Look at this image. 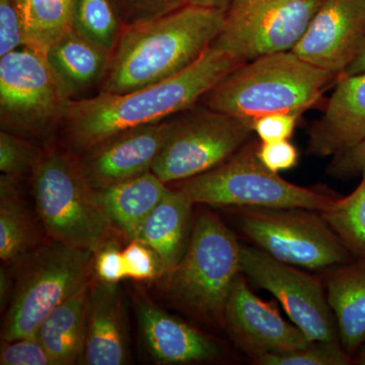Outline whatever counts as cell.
Here are the masks:
<instances>
[{
    "label": "cell",
    "mask_w": 365,
    "mask_h": 365,
    "mask_svg": "<svg viewBox=\"0 0 365 365\" xmlns=\"http://www.w3.org/2000/svg\"><path fill=\"white\" fill-rule=\"evenodd\" d=\"M193 206L175 190L169 188L134 235L133 240L144 242L158 255L165 273L174 268L186 252L191 235L190 220Z\"/></svg>",
    "instance_id": "ffe728a7"
},
{
    "label": "cell",
    "mask_w": 365,
    "mask_h": 365,
    "mask_svg": "<svg viewBox=\"0 0 365 365\" xmlns=\"http://www.w3.org/2000/svg\"><path fill=\"white\" fill-rule=\"evenodd\" d=\"M173 121L143 125L115 134L78 155L95 189L112 186L151 172Z\"/></svg>",
    "instance_id": "9a60e30c"
},
{
    "label": "cell",
    "mask_w": 365,
    "mask_h": 365,
    "mask_svg": "<svg viewBox=\"0 0 365 365\" xmlns=\"http://www.w3.org/2000/svg\"><path fill=\"white\" fill-rule=\"evenodd\" d=\"M14 283L13 275L11 271L6 268L0 269V304H1V311H4V307L6 306L7 302L11 300V294H13Z\"/></svg>",
    "instance_id": "74e56055"
},
{
    "label": "cell",
    "mask_w": 365,
    "mask_h": 365,
    "mask_svg": "<svg viewBox=\"0 0 365 365\" xmlns=\"http://www.w3.org/2000/svg\"><path fill=\"white\" fill-rule=\"evenodd\" d=\"M365 38V0H324L292 52L338 78Z\"/></svg>",
    "instance_id": "5bb4252c"
},
{
    "label": "cell",
    "mask_w": 365,
    "mask_h": 365,
    "mask_svg": "<svg viewBox=\"0 0 365 365\" xmlns=\"http://www.w3.org/2000/svg\"><path fill=\"white\" fill-rule=\"evenodd\" d=\"M330 170L336 176L362 174L365 170V140L335 155Z\"/></svg>",
    "instance_id": "8d00e7d4"
},
{
    "label": "cell",
    "mask_w": 365,
    "mask_h": 365,
    "mask_svg": "<svg viewBox=\"0 0 365 365\" xmlns=\"http://www.w3.org/2000/svg\"><path fill=\"white\" fill-rule=\"evenodd\" d=\"M97 190L113 227L133 240L137 230L163 200L169 187L153 172Z\"/></svg>",
    "instance_id": "44dd1931"
},
{
    "label": "cell",
    "mask_w": 365,
    "mask_h": 365,
    "mask_svg": "<svg viewBox=\"0 0 365 365\" xmlns=\"http://www.w3.org/2000/svg\"><path fill=\"white\" fill-rule=\"evenodd\" d=\"M112 54L72 26L48 50L46 57L71 96L102 83Z\"/></svg>",
    "instance_id": "603a6c76"
},
{
    "label": "cell",
    "mask_w": 365,
    "mask_h": 365,
    "mask_svg": "<svg viewBox=\"0 0 365 365\" xmlns=\"http://www.w3.org/2000/svg\"><path fill=\"white\" fill-rule=\"evenodd\" d=\"M95 271L98 279L110 284H118L127 277L123 251L114 241H108L95 253Z\"/></svg>",
    "instance_id": "836d02e7"
},
{
    "label": "cell",
    "mask_w": 365,
    "mask_h": 365,
    "mask_svg": "<svg viewBox=\"0 0 365 365\" xmlns=\"http://www.w3.org/2000/svg\"><path fill=\"white\" fill-rule=\"evenodd\" d=\"M323 1H324V0H323Z\"/></svg>",
    "instance_id": "b9f144b4"
},
{
    "label": "cell",
    "mask_w": 365,
    "mask_h": 365,
    "mask_svg": "<svg viewBox=\"0 0 365 365\" xmlns=\"http://www.w3.org/2000/svg\"><path fill=\"white\" fill-rule=\"evenodd\" d=\"M352 361L340 340L313 342L304 349L268 354L255 360L261 365H348Z\"/></svg>",
    "instance_id": "83f0119b"
},
{
    "label": "cell",
    "mask_w": 365,
    "mask_h": 365,
    "mask_svg": "<svg viewBox=\"0 0 365 365\" xmlns=\"http://www.w3.org/2000/svg\"><path fill=\"white\" fill-rule=\"evenodd\" d=\"M360 73H365V38L360 46L359 51L340 76H355Z\"/></svg>",
    "instance_id": "f35d334b"
},
{
    "label": "cell",
    "mask_w": 365,
    "mask_h": 365,
    "mask_svg": "<svg viewBox=\"0 0 365 365\" xmlns=\"http://www.w3.org/2000/svg\"><path fill=\"white\" fill-rule=\"evenodd\" d=\"M242 273L267 290L312 342L339 340L321 281L259 248L242 246Z\"/></svg>",
    "instance_id": "7c38bea8"
},
{
    "label": "cell",
    "mask_w": 365,
    "mask_h": 365,
    "mask_svg": "<svg viewBox=\"0 0 365 365\" xmlns=\"http://www.w3.org/2000/svg\"><path fill=\"white\" fill-rule=\"evenodd\" d=\"M225 16L223 9L186 4L155 20L126 26L100 91L128 93L176 76L212 45Z\"/></svg>",
    "instance_id": "7a4b0ae2"
},
{
    "label": "cell",
    "mask_w": 365,
    "mask_h": 365,
    "mask_svg": "<svg viewBox=\"0 0 365 365\" xmlns=\"http://www.w3.org/2000/svg\"><path fill=\"white\" fill-rule=\"evenodd\" d=\"M24 47L20 16L13 0H0V57Z\"/></svg>",
    "instance_id": "e575fe53"
},
{
    "label": "cell",
    "mask_w": 365,
    "mask_h": 365,
    "mask_svg": "<svg viewBox=\"0 0 365 365\" xmlns=\"http://www.w3.org/2000/svg\"><path fill=\"white\" fill-rule=\"evenodd\" d=\"M45 151L29 139L1 130L0 132V170L7 176L21 178L34 174Z\"/></svg>",
    "instance_id": "f1b7e54d"
},
{
    "label": "cell",
    "mask_w": 365,
    "mask_h": 365,
    "mask_svg": "<svg viewBox=\"0 0 365 365\" xmlns=\"http://www.w3.org/2000/svg\"><path fill=\"white\" fill-rule=\"evenodd\" d=\"M72 26L111 54L125 29L112 0H76Z\"/></svg>",
    "instance_id": "4316f807"
},
{
    "label": "cell",
    "mask_w": 365,
    "mask_h": 365,
    "mask_svg": "<svg viewBox=\"0 0 365 365\" xmlns=\"http://www.w3.org/2000/svg\"><path fill=\"white\" fill-rule=\"evenodd\" d=\"M242 245L211 211L197 216L186 252L167 271L160 287L192 317L225 326V311L235 281L242 274Z\"/></svg>",
    "instance_id": "277c9868"
},
{
    "label": "cell",
    "mask_w": 365,
    "mask_h": 365,
    "mask_svg": "<svg viewBox=\"0 0 365 365\" xmlns=\"http://www.w3.org/2000/svg\"><path fill=\"white\" fill-rule=\"evenodd\" d=\"M127 278L144 281L160 279L165 268L158 255L144 242L131 240L123 250Z\"/></svg>",
    "instance_id": "4dcf8cb0"
},
{
    "label": "cell",
    "mask_w": 365,
    "mask_h": 365,
    "mask_svg": "<svg viewBox=\"0 0 365 365\" xmlns=\"http://www.w3.org/2000/svg\"><path fill=\"white\" fill-rule=\"evenodd\" d=\"M351 194L338 197L322 215L344 245L353 260L365 263V170Z\"/></svg>",
    "instance_id": "484cf974"
},
{
    "label": "cell",
    "mask_w": 365,
    "mask_h": 365,
    "mask_svg": "<svg viewBox=\"0 0 365 365\" xmlns=\"http://www.w3.org/2000/svg\"><path fill=\"white\" fill-rule=\"evenodd\" d=\"M71 100L45 54L23 47L0 57L1 130L47 138L62 126Z\"/></svg>",
    "instance_id": "ba28073f"
},
{
    "label": "cell",
    "mask_w": 365,
    "mask_h": 365,
    "mask_svg": "<svg viewBox=\"0 0 365 365\" xmlns=\"http://www.w3.org/2000/svg\"><path fill=\"white\" fill-rule=\"evenodd\" d=\"M237 220L259 249L295 267L323 270L353 261L321 211L237 207Z\"/></svg>",
    "instance_id": "9c48e42d"
},
{
    "label": "cell",
    "mask_w": 365,
    "mask_h": 365,
    "mask_svg": "<svg viewBox=\"0 0 365 365\" xmlns=\"http://www.w3.org/2000/svg\"><path fill=\"white\" fill-rule=\"evenodd\" d=\"M1 365H55L49 353L35 335L2 341Z\"/></svg>",
    "instance_id": "1f68e13d"
},
{
    "label": "cell",
    "mask_w": 365,
    "mask_h": 365,
    "mask_svg": "<svg viewBox=\"0 0 365 365\" xmlns=\"http://www.w3.org/2000/svg\"><path fill=\"white\" fill-rule=\"evenodd\" d=\"M323 116L309 130L307 150L318 157L339 155L365 140V73L336 81Z\"/></svg>",
    "instance_id": "2e32d148"
},
{
    "label": "cell",
    "mask_w": 365,
    "mask_h": 365,
    "mask_svg": "<svg viewBox=\"0 0 365 365\" xmlns=\"http://www.w3.org/2000/svg\"><path fill=\"white\" fill-rule=\"evenodd\" d=\"M338 76L292 51L242 64L204 96L209 109L254 120L274 113H299L321 100Z\"/></svg>",
    "instance_id": "3957f363"
},
{
    "label": "cell",
    "mask_w": 365,
    "mask_h": 365,
    "mask_svg": "<svg viewBox=\"0 0 365 365\" xmlns=\"http://www.w3.org/2000/svg\"><path fill=\"white\" fill-rule=\"evenodd\" d=\"M259 144L247 143L215 169L175 182L190 203L218 207L306 208L323 211L338 198L321 189L297 186L259 160Z\"/></svg>",
    "instance_id": "8992f818"
},
{
    "label": "cell",
    "mask_w": 365,
    "mask_h": 365,
    "mask_svg": "<svg viewBox=\"0 0 365 365\" xmlns=\"http://www.w3.org/2000/svg\"><path fill=\"white\" fill-rule=\"evenodd\" d=\"M91 282L86 283L41 323L35 336L55 365L83 364L86 309Z\"/></svg>",
    "instance_id": "7402d4cb"
},
{
    "label": "cell",
    "mask_w": 365,
    "mask_h": 365,
    "mask_svg": "<svg viewBox=\"0 0 365 365\" xmlns=\"http://www.w3.org/2000/svg\"><path fill=\"white\" fill-rule=\"evenodd\" d=\"M93 255L51 241L14 264L18 274L4 319L2 341L35 335L57 307L90 282Z\"/></svg>",
    "instance_id": "52a82bcc"
},
{
    "label": "cell",
    "mask_w": 365,
    "mask_h": 365,
    "mask_svg": "<svg viewBox=\"0 0 365 365\" xmlns=\"http://www.w3.org/2000/svg\"><path fill=\"white\" fill-rule=\"evenodd\" d=\"M299 113H274L257 118L253 130L262 143L288 140L294 134Z\"/></svg>",
    "instance_id": "d6a6232c"
},
{
    "label": "cell",
    "mask_w": 365,
    "mask_h": 365,
    "mask_svg": "<svg viewBox=\"0 0 365 365\" xmlns=\"http://www.w3.org/2000/svg\"><path fill=\"white\" fill-rule=\"evenodd\" d=\"M323 0H232L213 47L242 63L292 51Z\"/></svg>",
    "instance_id": "8fae6325"
},
{
    "label": "cell",
    "mask_w": 365,
    "mask_h": 365,
    "mask_svg": "<svg viewBox=\"0 0 365 365\" xmlns=\"http://www.w3.org/2000/svg\"><path fill=\"white\" fill-rule=\"evenodd\" d=\"M36 209L51 241L95 254L113 227L78 155L45 151L33 174Z\"/></svg>",
    "instance_id": "5b68a950"
},
{
    "label": "cell",
    "mask_w": 365,
    "mask_h": 365,
    "mask_svg": "<svg viewBox=\"0 0 365 365\" xmlns=\"http://www.w3.org/2000/svg\"><path fill=\"white\" fill-rule=\"evenodd\" d=\"M359 356H357L356 361L357 364L365 365V344L362 346L361 349L359 350Z\"/></svg>",
    "instance_id": "60d3db41"
},
{
    "label": "cell",
    "mask_w": 365,
    "mask_h": 365,
    "mask_svg": "<svg viewBox=\"0 0 365 365\" xmlns=\"http://www.w3.org/2000/svg\"><path fill=\"white\" fill-rule=\"evenodd\" d=\"M257 155L261 163L274 173L292 169L299 162V151L288 140L261 143Z\"/></svg>",
    "instance_id": "d590c367"
},
{
    "label": "cell",
    "mask_w": 365,
    "mask_h": 365,
    "mask_svg": "<svg viewBox=\"0 0 365 365\" xmlns=\"http://www.w3.org/2000/svg\"><path fill=\"white\" fill-rule=\"evenodd\" d=\"M253 122L207 107L174 120L151 172L169 185L215 169L249 143Z\"/></svg>",
    "instance_id": "30bf717a"
},
{
    "label": "cell",
    "mask_w": 365,
    "mask_h": 365,
    "mask_svg": "<svg viewBox=\"0 0 365 365\" xmlns=\"http://www.w3.org/2000/svg\"><path fill=\"white\" fill-rule=\"evenodd\" d=\"M242 274L232 285L225 311V327L237 347L254 361L265 355L309 347L313 342L299 327L259 299Z\"/></svg>",
    "instance_id": "4fadbf2b"
},
{
    "label": "cell",
    "mask_w": 365,
    "mask_h": 365,
    "mask_svg": "<svg viewBox=\"0 0 365 365\" xmlns=\"http://www.w3.org/2000/svg\"><path fill=\"white\" fill-rule=\"evenodd\" d=\"M126 26L155 20L188 4V0H112Z\"/></svg>",
    "instance_id": "f546056e"
},
{
    "label": "cell",
    "mask_w": 365,
    "mask_h": 365,
    "mask_svg": "<svg viewBox=\"0 0 365 365\" xmlns=\"http://www.w3.org/2000/svg\"><path fill=\"white\" fill-rule=\"evenodd\" d=\"M232 2V0H188V4L192 6L223 9V11H227Z\"/></svg>",
    "instance_id": "ab89813d"
},
{
    "label": "cell",
    "mask_w": 365,
    "mask_h": 365,
    "mask_svg": "<svg viewBox=\"0 0 365 365\" xmlns=\"http://www.w3.org/2000/svg\"><path fill=\"white\" fill-rule=\"evenodd\" d=\"M20 178L0 177V258L14 265L40 246L39 232L21 202Z\"/></svg>",
    "instance_id": "cb8c5ba5"
},
{
    "label": "cell",
    "mask_w": 365,
    "mask_h": 365,
    "mask_svg": "<svg viewBox=\"0 0 365 365\" xmlns=\"http://www.w3.org/2000/svg\"><path fill=\"white\" fill-rule=\"evenodd\" d=\"M242 64L210 46L193 64L155 85L71 100L62 123L68 150L81 155L120 132L188 111Z\"/></svg>",
    "instance_id": "6da1fadb"
},
{
    "label": "cell",
    "mask_w": 365,
    "mask_h": 365,
    "mask_svg": "<svg viewBox=\"0 0 365 365\" xmlns=\"http://www.w3.org/2000/svg\"><path fill=\"white\" fill-rule=\"evenodd\" d=\"M326 294L345 351L355 354L365 344V263L336 266L326 280Z\"/></svg>",
    "instance_id": "d6986e66"
},
{
    "label": "cell",
    "mask_w": 365,
    "mask_h": 365,
    "mask_svg": "<svg viewBox=\"0 0 365 365\" xmlns=\"http://www.w3.org/2000/svg\"><path fill=\"white\" fill-rule=\"evenodd\" d=\"M23 29L24 47L47 54L72 28L76 0H13Z\"/></svg>",
    "instance_id": "d4e9b609"
},
{
    "label": "cell",
    "mask_w": 365,
    "mask_h": 365,
    "mask_svg": "<svg viewBox=\"0 0 365 365\" xmlns=\"http://www.w3.org/2000/svg\"><path fill=\"white\" fill-rule=\"evenodd\" d=\"M128 335L123 302L117 284L91 285L86 309L83 364L122 365L128 361Z\"/></svg>",
    "instance_id": "ac0fdd59"
},
{
    "label": "cell",
    "mask_w": 365,
    "mask_h": 365,
    "mask_svg": "<svg viewBox=\"0 0 365 365\" xmlns=\"http://www.w3.org/2000/svg\"><path fill=\"white\" fill-rule=\"evenodd\" d=\"M137 318L144 345L158 364L207 361L220 354L217 344L208 336L165 313L150 300H138Z\"/></svg>",
    "instance_id": "e0dca14e"
}]
</instances>
